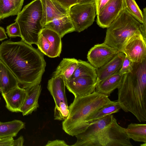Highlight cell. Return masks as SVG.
<instances>
[{
	"label": "cell",
	"instance_id": "6da1fadb",
	"mask_svg": "<svg viewBox=\"0 0 146 146\" xmlns=\"http://www.w3.org/2000/svg\"><path fill=\"white\" fill-rule=\"evenodd\" d=\"M0 60L11 71L22 88L40 84L45 70L44 54L22 40H10L0 44Z\"/></svg>",
	"mask_w": 146,
	"mask_h": 146
},
{
	"label": "cell",
	"instance_id": "7a4b0ae2",
	"mask_svg": "<svg viewBox=\"0 0 146 146\" xmlns=\"http://www.w3.org/2000/svg\"><path fill=\"white\" fill-rule=\"evenodd\" d=\"M118 89L117 101L121 109L131 113L140 122L146 121V76L139 72L126 73Z\"/></svg>",
	"mask_w": 146,
	"mask_h": 146
},
{
	"label": "cell",
	"instance_id": "3957f363",
	"mask_svg": "<svg viewBox=\"0 0 146 146\" xmlns=\"http://www.w3.org/2000/svg\"><path fill=\"white\" fill-rule=\"evenodd\" d=\"M111 101L107 96L95 91L87 96L75 98L68 107V117L62 122L63 129L72 136L84 131L90 124L85 122L87 117Z\"/></svg>",
	"mask_w": 146,
	"mask_h": 146
},
{
	"label": "cell",
	"instance_id": "277c9868",
	"mask_svg": "<svg viewBox=\"0 0 146 146\" xmlns=\"http://www.w3.org/2000/svg\"><path fill=\"white\" fill-rule=\"evenodd\" d=\"M107 28L104 43L118 52H122L128 40L135 34L141 33L143 27L142 24L123 9Z\"/></svg>",
	"mask_w": 146,
	"mask_h": 146
},
{
	"label": "cell",
	"instance_id": "5b68a950",
	"mask_svg": "<svg viewBox=\"0 0 146 146\" xmlns=\"http://www.w3.org/2000/svg\"><path fill=\"white\" fill-rule=\"evenodd\" d=\"M42 15L40 0H34L24 7L15 20L19 25L21 40L31 45H37L44 28L41 23Z\"/></svg>",
	"mask_w": 146,
	"mask_h": 146
},
{
	"label": "cell",
	"instance_id": "8992f818",
	"mask_svg": "<svg viewBox=\"0 0 146 146\" xmlns=\"http://www.w3.org/2000/svg\"><path fill=\"white\" fill-rule=\"evenodd\" d=\"M126 128L120 126L112 117L110 123L99 133V146H132Z\"/></svg>",
	"mask_w": 146,
	"mask_h": 146
},
{
	"label": "cell",
	"instance_id": "52a82bcc",
	"mask_svg": "<svg viewBox=\"0 0 146 146\" xmlns=\"http://www.w3.org/2000/svg\"><path fill=\"white\" fill-rule=\"evenodd\" d=\"M95 3L76 4L71 7L68 11V15L76 31L80 33L91 26L96 15Z\"/></svg>",
	"mask_w": 146,
	"mask_h": 146
},
{
	"label": "cell",
	"instance_id": "ba28073f",
	"mask_svg": "<svg viewBox=\"0 0 146 146\" xmlns=\"http://www.w3.org/2000/svg\"><path fill=\"white\" fill-rule=\"evenodd\" d=\"M113 115H106L100 119L92 121L84 131L75 136L77 138L73 146H99L98 141L100 132L111 122Z\"/></svg>",
	"mask_w": 146,
	"mask_h": 146
},
{
	"label": "cell",
	"instance_id": "9c48e42d",
	"mask_svg": "<svg viewBox=\"0 0 146 146\" xmlns=\"http://www.w3.org/2000/svg\"><path fill=\"white\" fill-rule=\"evenodd\" d=\"M61 38L56 32L44 28L39 35L36 45L38 49L50 58L60 56L62 47Z\"/></svg>",
	"mask_w": 146,
	"mask_h": 146
},
{
	"label": "cell",
	"instance_id": "30bf717a",
	"mask_svg": "<svg viewBox=\"0 0 146 146\" xmlns=\"http://www.w3.org/2000/svg\"><path fill=\"white\" fill-rule=\"evenodd\" d=\"M146 42L141 33L135 34L127 42L122 52L133 62L142 63L146 60Z\"/></svg>",
	"mask_w": 146,
	"mask_h": 146
},
{
	"label": "cell",
	"instance_id": "8fae6325",
	"mask_svg": "<svg viewBox=\"0 0 146 146\" xmlns=\"http://www.w3.org/2000/svg\"><path fill=\"white\" fill-rule=\"evenodd\" d=\"M119 52L104 42L92 48L88 52L87 59L90 64L97 68L107 63Z\"/></svg>",
	"mask_w": 146,
	"mask_h": 146
},
{
	"label": "cell",
	"instance_id": "7c38bea8",
	"mask_svg": "<svg viewBox=\"0 0 146 146\" xmlns=\"http://www.w3.org/2000/svg\"><path fill=\"white\" fill-rule=\"evenodd\" d=\"M96 79L90 77H82L70 78L64 82L69 91L75 98L89 95L95 91Z\"/></svg>",
	"mask_w": 146,
	"mask_h": 146
},
{
	"label": "cell",
	"instance_id": "4fadbf2b",
	"mask_svg": "<svg viewBox=\"0 0 146 146\" xmlns=\"http://www.w3.org/2000/svg\"><path fill=\"white\" fill-rule=\"evenodd\" d=\"M123 0H110L97 15L96 22L103 28H108L123 10Z\"/></svg>",
	"mask_w": 146,
	"mask_h": 146
},
{
	"label": "cell",
	"instance_id": "5bb4252c",
	"mask_svg": "<svg viewBox=\"0 0 146 146\" xmlns=\"http://www.w3.org/2000/svg\"><path fill=\"white\" fill-rule=\"evenodd\" d=\"M42 8L41 23L44 27L46 23L68 15V10L54 0H40Z\"/></svg>",
	"mask_w": 146,
	"mask_h": 146
},
{
	"label": "cell",
	"instance_id": "9a60e30c",
	"mask_svg": "<svg viewBox=\"0 0 146 146\" xmlns=\"http://www.w3.org/2000/svg\"><path fill=\"white\" fill-rule=\"evenodd\" d=\"M28 94L27 89L21 88L19 85L7 93H1L6 108L13 112H21V108Z\"/></svg>",
	"mask_w": 146,
	"mask_h": 146
},
{
	"label": "cell",
	"instance_id": "2e32d148",
	"mask_svg": "<svg viewBox=\"0 0 146 146\" xmlns=\"http://www.w3.org/2000/svg\"><path fill=\"white\" fill-rule=\"evenodd\" d=\"M65 86L64 79L61 76H52L48 81L47 88L55 102L54 111L57 110L62 104L68 105Z\"/></svg>",
	"mask_w": 146,
	"mask_h": 146
},
{
	"label": "cell",
	"instance_id": "e0dca14e",
	"mask_svg": "<svg viewBox=\"0 0 146 146\" xmlns=\"http://www.w3.org/2000/svg\"><path fill=\"white\" fill-rule=\"evenodd\" d=\"M125 57L124 53L119 52L107 63L96 68V84L118 72L121 68Z\"/></svg>",
	"mask_w": 146,
	"mask_h": 146
},
{
	"label": "cell",
	"instance_id": "ac0fdd59",
	"mask_svg": "<svg viewBox=\"0 0 146 146\" xmlns=\"http://www.w3.org/2000/svg\"><path fill=\"white\" fill-rule=\"evenodd\" d=\"M119 71L96 84L94 91L109 96L114 90L119 88L121 85L124 75H120Z\"/></svg>",
	"mask_w": 146,
	"mask_h": 146
},
{
	"label": "cell",
	"instance_id": "d6986e66",
	"mask_svg": "<svg viewBox=\"0 0 146 146\" xmlns=\"http://www.w3.org/2000/svg\"><path fill=\"white\" fill-rule=\"evenodd\" d=\"M44 28L54 31L61 38L67 33L76 31L69 15L55 19L46 23Z\"/></svg>",
	"mask_w": 146,
	"mask_h": 146
},
{
	"label": "cell",
	"instance_id": "ffe728a7",
	"mask_svg": "<svg viewBox=\"0 0 146 146\" xmlns=\"http://www.w3.org/2000/svg\"><path fill=\"white\" fill-rule=\"evenodd\" d=\"M27 89L28 95L21 108L23 116L31 114L39 107L38 100L42 88L41 85L38 84Z\"/></svg>",
	"mask_w": 146,
	"mask_h": 146
},
{
	"label": "cell",
	"instance_id": "44dd1931",
	"mask_svg": "<svg viewBox=\"0 0 146 146\" xmlns=\"http://www.w3.org/2000/svg\"><path fill=\"white\" fill-rule=\"evenodd\" d=\"M19 85L16 78L0 60V90L5 93Z\"/></svg>",
	"mask_w": 146,
	"mask_h": 146
},
{
	"label": "cell",
	"instance_id": "7402d4cb",
	"mask_svg": "<svg viewBox=\"0 0 146 146\" xmlns=\"http://www.w3.org/2000/svg\"><path fill=\"white\" fill-rule=\"evenodd\" d=\"M78 61L74 58H63L53 73L52 76H61L64 82L68 81L73 74Z\"/></svg>",
	"mask_w": 146,
	"mask_h": 146
},
{
	"label": "cell",
	"instance_id": "603a6c76",
	"mask_svg": "<svg viewBox=\"0 0 146 146\" xmlns=\"http://www.w3.org/2000/svg\"><path fill=\"white\" fill-rule=\"evenodd\" d=\"M121 109V107L117 101H111L89 115L86 119L85 122L89 124L92 121L100 119L106 115L117 113Z\"/></svg>",
	"mask_w": 146,
	"mask_h": 146
},
{
	"label": "cell",
	"instance_id": "cb8c5ba5",
	"mask_svg": "<svg viewBox=\"0 0 146 146\" xmlns=\"http://www.w3.org/2000/svg\"><path fill=\"white\" fill-rule=\"evenodd\" d=\"M25 127L24 123L18 120L0 122V138L15 137Z\"/></svg>",
	"mask_w": 146,
	"mask_h": 146
},
{
	"label": "cell",
	"instance_id": "d4e9b609",
	"mask_svg": "<svg viewBox=\"0 0 146 146\" xmlns=\"http://www.w3.org/2000/svg\"><path fill=\"white\" fill-rule=\"evenodd\" d=\"M23 4L9 0H0V19L17 15L21 11Z\"/></svg>",
	"mask_w": 146,
	"mask_h": 146
},
{
	"label": "cell",
	"instance_id": "484cf974",
	"mask_svg": "<svg viewBox=\"0 0 146 146\" xmlns=\"http://www.w3.org/2000/svg\"><path fill=\"white\" fill-rule=\"evenodd\" d=\"M130 139L146 143V124L131 123L126 128Z\"/></svg>",
	"mask_w": 146,
	"mask_h": 146
},
{
	"label": "cell",
	"instance_id": "4316f807",
	"mask_svg": "<svg viewBox=\"0 0 146 146\" xmlns=\"http://www.w3.org/2000/svg\"><path fill=\"white\" fill-rule=\"evenodd\" d=\"M82 77H90L97 79L96 68L88 62L79 60L70 78Z\"/></svg>",
	"mask_w": 146,
	"mask_h": 146
},
{
	"label": "cell",
	"instance_id": "83f0119b",
	"mask_svg": "<svg viewBox=\"0 0 146 146\" xmlns=\"http://www.w3.org/2000/svg\"><path fill=\"white\" fill-rule=\"evenodd\" d=\"M123 9L127 11L140 23H143V13L135 0H123Z\"/></svg>",
	"mask_w": 146,
	"mask_h": 146
},
{
	"label": "cell",
	"instance_id": "f1b7e54d",
	"mask_svg": "<svg viewBox=\"0 0 146 146\" xmlns=\"http://www.w3.org/2000/svg\"><path fill=\"white\" fill-rule=\"evenodd\" d=\"M6 33L10 38H15L17 36L21 37L19 25L18 23L16 21L7 27Z\"/></svg>",
	"mask_w": 146,
	"mask_h": 146
},
{
	"label": "cell",
	"instance_id": "f546056e",
	"mask_svg": "<svg viewBox=\"0 0 146 146\" xmlns=\"http://www.w3.org/2000/svg\"><path fill=\"white\" fill-rule=\"evenodd\" d=\"M134 63L125 55L121 68L119 71V74L122 75L127 73H131L133 70Z\"/></svg>",
	"mask_w": 146,
	"mask_h": 146
},
{
	"label": "cell",
	"instance_id": "4dcf8cb0",
	"mask_svg": "<svg viewBox=\"0 0 146 146\" xmlns=\"http://www.w3.org/2000/svg\"><path fill=\"white\" fill-rule=\"evenodd\" d=\"M69 11L73 5L77 4V0H54Z\"/></svg>",
	"mask_w": 146,
	"mask_h": 146
},
{
	"label": "cell",
	"instance_id": "1f68e13d",
	"mask_svg": "<svg viewBox=\"0 0 146 146\" xmlns=\"http://www.w3.org/2000/svg\"><path fill=\"white\" fill-rule=\"evenodd\" d=\"M110 0H96L95 4L96 14L97 15L102 10Z\"/></svg>",
	"mask_w": 146,
	"mask_h": 146
},
{
	"label": "cell",
	"instance_id": "d6a6232c",
	"mask_svg": "<svg viewBox=\"0 0 146 146\" xmlns=\"http://www.w3.org/2000/svg\"><path fill=\"white\" fill-rule=\"evenodd\" d=\"M46 146H69L66 142L63 140L56 139L53 141H48Z\"/></svg>",
	"mask_w": 146,
	"mask_h": 146
},
{
	"label": "cell",
	"instance_id": "836d02e7",
	"mask_svg": "<svg viewBox=\"0 0 146 146\" xmlns=\"http://www.w3.org/2000/svg\"><path fill=\"white\" fill-rule=\"evenodd\" d=\"M13 140V137L0 138V146H11Z\"/></svg>",
	"mask_w": 146,
	"mask_h": 146
},
{
	"label": "cell",
	"instance_id": "e575fe53",
	"mask_svg": "<svg viewBox=\"0 0 146 146\" xmlns=\"http://www.w3.org/2000/svg\"><path fill=\"white\" fill-rule=\"evenodd\" d=\"M24 141L23 137L21 135L15 140L14 139L11 146H23Z\"/></svg>",
	"mask_w": 146,
	"mask_h": 146
},
{
	"label": "cell",
	"instance_id": "d590c367",
	"mask_svg": "<svg viewBox=\"0 0 146 146\" xmlns=\"http://www.w3.org/2000/svg\"><path fill=\"white\" fill-rule=\"evenodd\" d=\"M7 38L6 33L4 28L0 27V41Z\"/></svg>",
	"mask_w": 146,
	"mask_h": 146
},
{
	"label": "cell",
	"instance_id": "8d00e7d4",
	"mask_svg": "<svg viewBox=\"0 0 146 146\" xmlns=\"http://www.w3.org/2000/svg\"><path fill=\"white\" fill-rule=\"evenodd\" d=\"M96 0H77V3L85 4L95 3Z\"/></svg>",
	"mask_w": 146,
	"mask_h": 146
},
{
	"label": "cell",
	"instance_id": "74e56055",
	"mask_svg": "<svg viewBox=\"0 0 146 146\" xmlns=\"http://www.w3.org/2000/svg\"><path fill=\"white\" fill-rule=\"evenodd\" d=\"M15 3L19 4H23L24 0H9Z\"/></svg>",
	"mask_w": 146,
	"mask_h": 146
},
{
	"label": "cell",
	"instance_id": "f35d334b",
	"mask_svg": "<svg viewBox=\"0 0 146 146\" xmlns=\"http://www.w3.org/2000/svg\"><path fill=\"white\" fill-rule=\"evenodd\" d=\"M1 19H0V21Z\"/></svg>",
	"mask_w": 146,
	"mask_h": 146
},
{
	"label": "cell",
	"instance_id": "ab89813d",
	"mask_svg": "<svg viewBox=\"0 0 146 146\" xmlns=\"http://www.w3.org/2000/svg\"></svg>",
	"mask_w": 146,
	"mask_h": 146
},
{
	"label": "cell",
	"instance_id": "60d3db41",
	"mask_svg": "<svg viewBox=\"0 0 146 146\" xmlns=\"http://www.w3.org/2000/svg\"></svg>",
	"mask_w": 146,
	"mask_h": 146
}]
</instances>
